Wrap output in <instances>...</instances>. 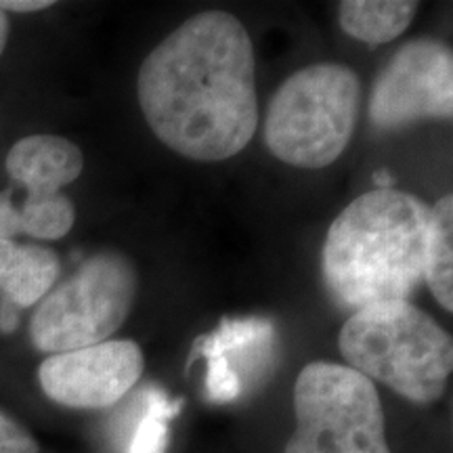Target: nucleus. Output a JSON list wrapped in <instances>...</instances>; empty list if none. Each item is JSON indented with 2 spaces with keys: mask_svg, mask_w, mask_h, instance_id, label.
Here are the masks:
<instances>
[{
  "mask_svg": "<svg viewBox=\"0 0 453 453\" xmlns=\"http://www.w3.org/2000/svg\"><path fill=\"white\" fill-rule=\"evenodd\" d=\"M294 416L283 453H390L380 395L347 365H304L294 384Z\"/></svg>",
  "mask_w": 453,
  "mask_h": 453,
  "instance_id": "nucleus-5",
  "label": "nucleus"
},
{
  "mask_svg": "<svg viewBox=\"0 0 453 453\" xmlns=\"http://www.w3.org/2000/svg\"><path fill=\"white\" fill-rule=\"evenodd\" d=\"M451 116V47L434 38L403 44L373 82L370 122L378 130H396L420 120H449Z\"/></svg>",
  "mask_w": 453,
  "mask_h": 453,
  "instance_id": "nucleus-7",
  "label": "nucleus"
},
{
  "mask_svg": "<svg viewBox=\"0 0 453 453\" xmlns=\"http://www.w3.org/2000/svg\"><path fill=\"white\" fill-rule=\"evenodd\" d=\"M137 292L133 260L120 252L95 254L42 298L30 321L34 347L57 355L105 342L128 319Z\"/></svg>",
  "mask_w": 453,
  "mask_h": 453,
  "instance_id": "nucleus-6",
  "label": "nucleus"
},
{
  "mask_svg": "<svg viewBox=\"0 0 453 453\" xmlns=\"http://www.w3.org/2000/svg\"><path fill=\"white\" fill-rule=\"evenodd\" d=\"M179 405L162 393H147L145 410L134 424L124 453H166L168 420L179 413Z\"/></svg>",
  "mask_w": 453,
  "mask_h": 453,
  "instance_id": "nucleus-15",
  "label": "nucleus"
},
{
  "mask_svg": "<svg viewBox=\"0 0 453 453\" xmlns=\"http://www.w3.org/2000/svg\"><path fill=\"white\" fill-rule=\"evenodd\" d=\"M418 3L410 0H347L340 3V27L370 47L399 38L411 26Z\"/></svg>",
  "mask_w": 453,
  "mask_h": 453,
  "instance_id": "nucleus-11",
  "label": "nucleus"
},
{
  "mask_svg": "<svg viewBox=\"0 0 453 453\" xmlns=\"http://www.w3.org/2000/svg\"><path fill=\"white\" fill-rule=\"evenodd\" d=\"M338 347L350 370L418 405L439 401L453 370L449 332L410 300L355 311L340 330Z\"/></svg>",
  "mask_w": 453,
  "mask_h": 453,
  "instance_id": "nucleus-3",
  "label": "nucleus"
},
{
  "mask_svg": "<svg viewBox=\"0 0 453 453\" xmlns=\"http://www.w3.org/2000/svg\"><path fill=\"white\" fill-rule=\"evenodd\" d=\"M38 443L13 418L0 411V453H38Z\"/></svg>",
  "mask_w": 453,
  "mask_h": 453,
  "instance_id": "nucleus-16",
  "label": "nucleus"
},
{
  "mask_svg": "<svg viewBox=\"0 0 453 453\" xmlns=\"http://www.w3.org/2000/svg\"><path fill=\"white\" fill-rule=\"evenodd\" d=\"M139 105L164 145L187 160L223 162L258 128L257 55L246 26L226 11H203L145 57Z\"/></svg>",
  "mask_w": 453,
  "mask_h": 453,
  "instance_id": "nucleus-1",
  "label": "nucleus"
},
{
  "mask_svg": "<svg viewBox=\"0 0 453 453\" xmlns=\"http://www.w3.org/2000/svg\"><path fill=\"white\" fill-rule=\"evenodd\" d=\"M59 269V258L49 248L36 243L19 246L15 271L4 290L0 292V300L13 304L17 311L34 307L55 286Z\"/></svg>",
  "mask_w": 453,
  "mask_h": 453,
  "instance_id": "nucleus-13",
  "label": "nucleus"
},
{
  "mask_svg": "<svg viewBox=\"0 0 453 453\" xmlns=\"http://www.w3.org/2000/svg\"><path fill=\"white\" fill-rule=\"evenodd\" d=\"M17 258H19V246L13 240H0V292L13 275Z\"/></svg>",
  "mask_w": 453,
  "mask_h": 453,
  "instance_id": "nucleus-18",
  "label": "nucleus"
},
{
  "mask_svg": "<svg viewBox=\"0 0 453 453\" xmlns=\"http://www.w3.org/2000/svg\"><path fill=\"white\" fill-rule=\"evenodd\" d=\"M21 234L19 208L13 206L11 191H0V240H11Z\"/></svg>",
  "mask_w": 453,
  "mask_h": 453,
  "instance_id": "nucleus-17",
  "label": "nucleus"
},
{
  "mask_svg": "<svg viewBox=\"0 0 453 453\" xmlns=\"http://www.w3.org/2000/svg\"><path fill=\"white\" fill-rule=\"evenodd\" d=\"M21 234L36 237V240H61L72 231L76 211L73 203L64 194L41 200H27L19 208Z\"/></svg>",
  "mask_w": 453,
  "mask_h": 453,
  "instance_id": "nucleus-14",
  "label": "nucleus"
},
{
  "mask_svg": "<svg viewBox=\"0 0 453 453\" xmlns=\"http://www.w3.org/2000/svg\"><path fill=\"white\" fill-rule=\"evenodd\" d=\"M453 197L447 194L430 208L424 281L445 311H453Z\"/></svg>",
  "mask_w": 453,
  "mask_h": 453,
  "instance_id": "nucleus-12",
  "label": "nucleus"
},
{
  "mask_svg": "<svg viewBox=\"0 0 453 453\" xmlns=\"http://www.w3.org/2000/svg\"><path fill=\"white\" fill-rule=\"evenodd\" d=\"M17 321H19V311H17L13 304L3 303V300H0V332L3 334L15 332Z\"/></svg>",
  "mask_w": 453,
  "mask_h": 453,
  "instance_id": "nucleus-19",
  "label": "nucleus"
},
{
  "mask_svg": "<svg viewBox=\"0 0 453 453\" xmlns=\"http://www.w3.org/2000/svg\"><path fill=\"white\" fill-rule=\"evenodd\" d=\"M53 7V3H42V0H26V3H0V11H19V13H30V11H42Z\"/></svg>",
  "mask_w": 453,
  "mask_h": 453,
  "instance_id": "nucleus-20",
  "label": "nucleus"
},
{
  "mask_svg": "<svg viewBox=\"0 0 453 453\" xmlns=\"http://www.w3.org/2000/svg\"><path fill=\"white\" fill-rule=\"evenodd\" d=\"M277 342L275 326L260 317L223 319L217 330L196 342L194 357H206L208 396L229 403L243 393V373L271 364Z\"/></svg>",
  "mask_w": 453,
  "mask_h": 453,
  "instance_id": "nucleus-9",
  "label": "nucleus"
},
{
  "mask_svg": "<svg viewBox=\"0 0 453 453\" xmlns=\"http://www.w3.org/2000/svg\"><path fill=\"white\" fill-rule=\"evenodd\" d=\"M373 180H376L378 189H393V187H390V183H393V179H390L388 173H376V177H373Z\"/></svg>",
  "mask_w": 453,
  "mask_h": 453,
  "instance_id": "nucleus-22",
  "label": "nucleus"
},
{
  "mask_svg": "<svg viewBox=\"0 0 453 453\" xmlns=\"http://www.w3.org/2000/svg\"><path fill=\"white\" fill-rule=\"evenodd\" d=\"M430 208L399 189H373L338 214L326 235L321 271L340 307L410 300L424 280Z\"/></svg>",
  "mask_w": 453,
  "mask_h": 453,
  "instance_id": "nucleus-2",
  "label": "nucleus"
},
{
  "mask_svg": "<svg viewBox=\"0 0 453 453\" xmlns=\"http://www.w3.org/2000/svg\"><path fill=\"white\" fill-rule=\"evenodd\" d=\"M361 110V82L342 64L294 72L271 97L265 141L288 166L326 168L344 154Z\"/></svg>",
  "mask_w": 453,
  "mask_h": 453,
  "instance_id": "nucleus-4",
  "label": "nucleus"
},
{
  "mask_svg": "<svg viewBox=\"0 0 453 453\" xmlns=\"http://www.w3.org/2000/svg\"><path fill=\"white\" fill-rule=\"evenodd\" d=\"M145 370L143 350L133 340H105L50 355L38 367L49 399L73 410H107L137 387Z\"/></svg>",
  "mask_w": 453,
  "mask_h": 453,
  "instance_id": "nucleus-8",
  "label": "nucleus"
},
{
  "mask_svg": "<svg viewBox=\"0 0 453 453\" xmlns=\"http://www.w3.org/2000/svg\"><path fill=\"white\" fill-rule=\"evenodd\" d=\"M84 156L81 147L55 134H32L11 147L9 177L27 191V200L61 194L65 185L81 177Z\"/></svg>",
  "mask_w": 453,
  "mask_h": 453,
  "instance_id": "nucleus-10",
  "label": "nucleus"
},
{
  "mask_svg": "<svg viewBox=\"0 0 453 453\" xmlns=\"http://www.w3.org/2000/svg\"><path fill=\"white\" fill-rule=\"evenodd\" d=\"M9 41V19L4 15V11H0V55H3L4 47H7Z\"/></svg>",
  "mask_w": 453,
  "mask_h": 453,
  "instance_id": "nucleus-21",
  "label": "nucleus"
}]
</instances>
